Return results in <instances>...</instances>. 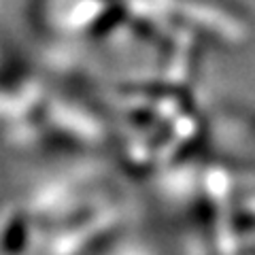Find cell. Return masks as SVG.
<instances>
[{
  "label": "cell",
  "mask_w": 255,
  "mask_h": 255,
  "mask_svg": "<svg viewBox=\"0 0 255 255\" xmlns=\"http://www.w3.org/2000/svg\"><path fill=\"white\" fill-rule=\"evenodd\" d=\"M23 245H26V221L21 217H15L4 230L2 251L6 255H17V253H21Z\"/></svg>",
  "instance_id": "cell-1"
}]
</instances>
